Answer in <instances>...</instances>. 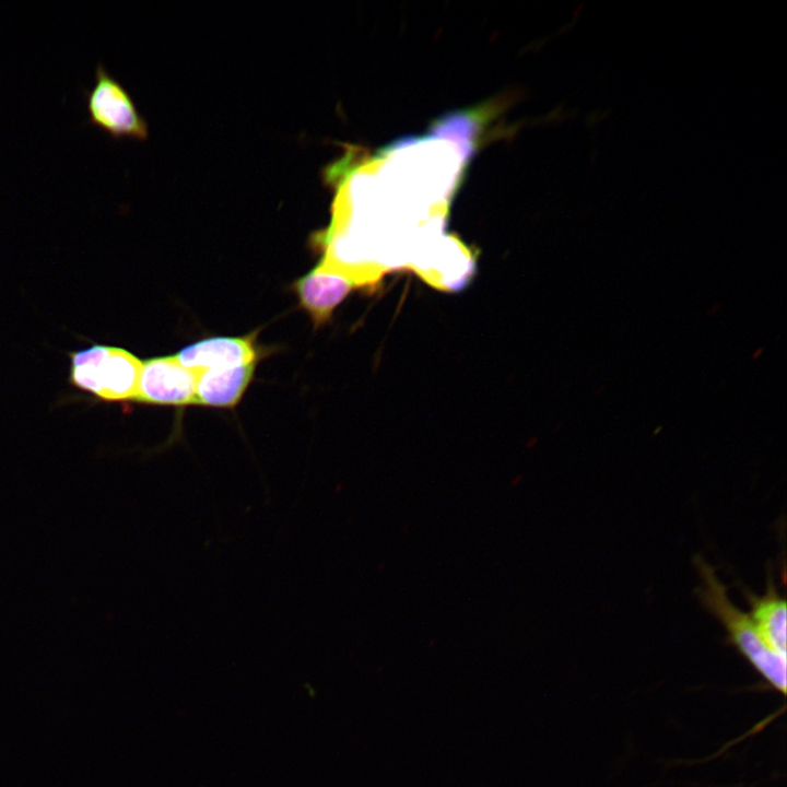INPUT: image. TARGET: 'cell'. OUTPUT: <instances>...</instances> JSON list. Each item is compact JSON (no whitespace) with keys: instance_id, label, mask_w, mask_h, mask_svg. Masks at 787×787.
Instances as JSON below:
<instances>
[{"instance_id":"10","label":"cell","mask_w":787,"mask_h":787,"mask_svg":"<svg viewBox=\"0 0 787 787\" xmlns=\"http://www.w3.org/2000/svg\"><path fill=\"white\" fill-rule=\"evenodd\" d=\"M763 353H764V348H763V346H757V348L754 349L753 352L751 353V359H752L753 361H756L757 359L761 357V355H762Z\"/></svg>"},{"instance_id":"7","label":"cell","mask_w":787,"mask_h":787,"mask_svg":"<svg viewBox=\"0 0 787 787\" xmlns=\"http://www.w3.org/2000/svg\"><path fill=\"white\" fill-rule=\"evenodd\" d=\"M256 363L199 372L196 403L232 408L238 403L250 384Z\"/></svg>"},{"instance_id":"5","label":"cell","mask_w":787,"mask_h":787,"mask_svg":"<svg viewBox=\"0 0 787 787\" xmlns=\"http://www.w3.org/2000/svg\"><path fill=\"white\" fill-rule=\"evenodd\" d=\"M356 284L352 278L319 261L292 284V290L298 297L299 306L309 315L314 327L318 328L331 319L334 309Z\"/></svg>"},{"instance_id":"9","label":"cell","mask_w":787,"mask_h":787,"mask_svg":"<svg viewBox=\"0 0 787 787\" xmlns=\"http://www.w3.org/2000/svg\"><path fill=\"white\" fill-rule=\"evenodd\" d=\"M721 308H723L721 302H715V303L712 304V305L709 306V308L707 309V316H708V317H715V316H717V314L721 310Z\"/></svg>"},{"instance_id":"2","label":"cell","mask_w":787,"mask_h":787,"mask_svg":"<svg viewBox=\"0 0 787 787\" xmlns=\"http://www.w3.org/2000/svg\"><path fill=\"white\" fill-rule=\"evenodd\" d=\"M69 381L79 391L103 402L133 401L142 367L131 352L117 346L93 344L71 352Z\"/></svg>"},{"instance_id":"6","label":"cell","mask_w":787,"mask_h":787,"mask_svg":"<svg viewBox=\"0 0 787 787\" xmlns=\"http://www.w3.org/2000/svg\"><path fill=\"white\" fill-rule=\"evenodd\" d=\"M256 333L243 337H213L183 348L175 357L186 367L202 372L256 363Z\"/></svg>"},{"instance_id":"1","label":"cell","mask_w":787,"mask_h":787,"mask_svg":"<svg viewBox=\"0 0 787 787\" xmlns=\"http://www.w3.org/2000/svg\"><path fill=\"white\" fill-rule=\"evenodd\" d=\"M694 564L701 577L696 595L702 606L719 621L727 639L766 682L785 693L786 659L764 643L749 613L732 603L715 569L700 555L695 556Z\"/></svg>"},{"instance_id":"8","label":"cell","mask_w":787,"mask_h":787,"mask_svg":"<svg viewBox=\"0 0 787 787\" xmlns=\"http://www.w3.org/2000/svg\"><path fill=\"white\" fill-rule=\"evenodd\" d=\"M743 595L760 636L774 653L786 659V600L777 592L772 577L767 579L763 595L750 590H744Z\"/></svg>"},{"instance_id":"3","label":"cell","mask_w":787,"mask_h":787,"mask_svg":"<svg viewBox=\"0 0 787 787\" xmlns=\"http://www.w3.org/2000/svg\"><path fill=\"white\" fill-rule=\"evenodd\" d=\"M89 122L105 130L113 138L129 137L144 140L149 136L145 119L125 86L98 62L94 84L83 90Z\"/></svg>"},{"instance_id":"4","label":"cell","mask_w":787,"mask_h":787,"mask_svg":"<svg viewBox=\"0 0 787 787\" xmlns=\"http://www.w3.org/2000/svg\"><path fill=\"white\" fill-rule=\"evenodd\" d=\"M199 372L184 366L176 357L160 356L142 361L134 402L157 406L196 403Z\"/></svg>"}]
</instances>
